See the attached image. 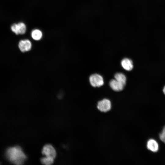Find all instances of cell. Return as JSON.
<instances>
[{"label": "cell", "instance_id": "6da1fadb", "mask_svg": "<svg viewBox=\"0 0 165 165\" xmlns=\"http://www.w3.org/2000/svg\"><path fill=\"white\" fill-rule=\"evenodd\" d=\"M6 156L10 162L16 165L23 164L27 159L26 155L19 146L8 148L6 151Z\"/></svg>", "mask_w": 165, "mask_h": 165}, {"label": "cell", "instance_id": "7a4b0ae2", "mask_svg": "<svg viewBox=\"0 0 165 165\" xmlns=\"http://www.w3.org/2000/svg\"><path fill=\"white\" fill-rule=\"evenodd\" d=\"M96 107L100 112L102 113H107L112 109V103L109 99L104 98L97 102Z\"/></svg>", "mask_w": 165, "mask_h": 165}, {"label": "cell", "instance_id": "3957f363", "mask_svg": "<svg viewBox=\"0 0 165 165\" xmlns=\"http://www.w3.org/2000/svg\"><path fill=\"white\" fill-rule=\"evenodd\" d=\"M89 81L91 85L94 87H99L104 83L102 77L100 75L94 74L92 75L89 77Z\"/></svg>", "mask_w": 165, "mask_h": 165}, {"label": "cell", "instance_id": "277c9868", "mask_svg": "<svg viewBox=\"0 0 165 165\" xmlns=\"http://www.w3.org/2000/svg\"><path fill=\"white\" fill-rule=\"evenodd\" d=\"M42 154L46 157L54 159L56 155V151L54 148L50 144L45 145L43 147Z\"/></svg>", "mask_w": 165, "mask_h": 165}, {"label": "cell", "instance_id": "5b68a950", "mask_svg": "<svg viewBox=\"0 0 165 165\" xmlns=\"http://www.w3.org/2000/svg\"><path fill=\"white\" fill-rule=\"evenodd\" d=\"M11 30L16 35L24 34L26 30L25 24L23 22L13 24L11 27Z\"/></svg>", "mask_w": 165, "mask_h": 165}, {"label": "cell", "instance_id": "8992f818", "mask_svg": "<svg viewBox=\"0 0 165 165\" xmlns=\"http://www.w3.org/2000/svg\"><path fill=\"white\" fill-rule=\"evenodd\" d=\"M32 44L31 41L28 39L20 40L19 43L18 47L20 50L22 52H28L31 48Z\"/></svg>", "mask_w": 165, "mask_h": 165}, {"label": "cell", "instance_id": "52a82bcc", "mask_svg": "<svg viewBox=\"0 0 165 165\" xmlns=\"http://www.w3.org/2000/svg\"><path fill=\"white\" fill-rule=\"evenodd\" d=\"M109 85L113 90L118 92L122 90L125 86L115 79H112L110 80L109 82Z\"/></svg>", "mask_w": 165, "mask_h": 165}, {"label": "cell", "instance_id": "ba28073f", "mask_svg": "<svg viewBox=\"0 0 165 165\" xmlns=\"http://www.w3.org/2000/svg\"><path fill=\"white\" fill-rule=\"evenodd\" d=\"M147 147L148 149L154 152H157L159 149L158 143L155 140L152 139L148 141Z\"/></svg>", "mask_w": 165, "mask_h": 165}, {"label": "cell", "instance_id": "9c48e42d", "mask_svg": "<svg viewBox=\"0 0 165 165\" xmlns=\"http://www.w3.org/2000/svg\"><path fill=\"white\" fill-rule=\"evenodd\" d=\"M121 65L123 68L127 71L131 70L133 68V62L129 58H125L121 61Z\"/></svg>", "mask_w": 165, "mask_h": 165}, {"label": "cell", "instance_id": "30bf717a", "mask_svg": "<svg viewBox=\"0 0 165 165\" xmlns=\"http://www.w3.org/2000/svg\"><path fill=\"white\" fill-rule=\"evenodd\" d=\"M115 79L125 85L126 78L125 75L121 72L117 73L114 75Z\"/></svg>", "mask_w": 165, "mask_h": 165}, {"label": "cell", "instance_id": "8fae6325", "mask_svg": "<svg viewBox=\"0 0 165 165\" xmlns=\"http://www.w3.org/2000/svg\"><path fill=\"white\" fill-rule=\"evenodd\" d=\"M31 36L34 40H39L42 37V33L41 31L38 29L33 30L31 33Z\"/></svg>", "mask_w": 165, "mask_h": 165}, {"label": "cell", "instance_id": "7c38bea8", "mask_svg": "<svg viewBox=\"0 0 165 165\" xmlns=\"http://www.w3.org/2000/svg\"><path fill=\"white\" fill-rule=\"evenodd\" d=\"M40 160L41 162L43 164L50 165L52 164L53 162L54 159L46 157L41 158Z\"/></svg>", "mask_w": 165, "mask_h": 165}, {"label": "cell", "instance_id": "4fadbf2b", "mask_svg": "<svg viewBox=\"0 0 165 165\" xmlns=\"http://www.w3.org/2000/svg\"><path fill=\"white\" fill-rule=\"evenodd\" d=\"M160 140L165 143V126L164 127L162 132L159 134Z\"/></svg>", "mask_w": 165, "mask_h": 165}, {"label": "cell", "instance_id": "5bb4252c", "mask_svg": "<svg viewBox=\"0 0 165 165\" xmlns=\"http://www.w3.org/2000/svg\"><path fill=\"white\" fill-rule=\"evenodd\" d=\"M163 93L165 94V86H164L163 88Z\"/></svg>", "mask_w": 165, "mask_h": 165}]
</instances>
